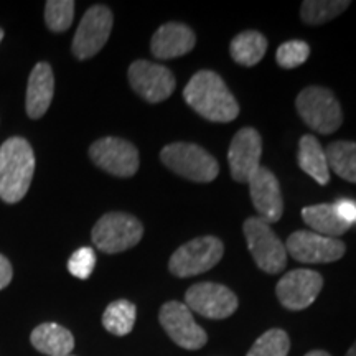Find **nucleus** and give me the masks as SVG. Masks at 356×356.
Returning <instances> with one entry per match:
<instances>
[{
  "label": "nucleus",
  "instance_id": "f257e3e1",
  "mask_svg": "<svg viewBox=\"0 0 356 356\" xmlns=\"http://www.w3.org/2000/svg\"><path fill=\"white\" fill-rule=\"evenodd\" d=\"M185 102L211 122H231L238 118L239 104L215 71H198L184 89Z\"/></svg>",
  "mask_w": 356,
  "mask_h": 356
},
{
  "label": "nucleus",
  "instance_id": "f03ea898",
  "mask_svg": "<svg viewBox=\"0 0 356 356\" xmlns=\"http://www.w3.org/2000/svg\"><path fill=\"white\" fill-rule=\"evenodd\" d=\"M35 173L32 145L22 137H12L0 147V198L17 203L25 197Z\"/></svg>",
  "mask_w": 356,
  "mask_h": 356
},
{
  "label": "nucleus",
  "instance_id": "7ed1b4c3",
  "mask_svg": "<svg viewBox=\"0 0 356 356\" xmlns=\"http://www.w3.org/2000/svg\"><path fill=\"white\" fill-rule=\"evenodd\" d=\"M160 160L177 175L198 184H210L220 173L216 159L200 145L188 142L165 145L160 152Z\"/></svg>",
  "mask_w": 356,
  "mask_h": 356
},
{
  "label": "nucleus",
  "instance_id": "20e7f679",
  "mask_svg": "<svg viewBox=\"0 0 356 356\" xmlns=\"http://www.w3.org/2000/svg\"><path fill=\"white\" fill-rule=\"evenodd\" d=\"M297 113L307 126L315 132L328 134L337 132L343 124L341 106L330 89L322 86H309L297 96Z\"/></svg>",
  "mask_w": 356,
  "mask_h": 356
},
{
  "label": "nucleus",
  "instance_id": "39448f33",
  "mask_svg": "<svg viewBox=\"0 0 356 356\" xmlns=\"http://www.w3.org/2000/svg\"><path fill=\"white\" fill-rule=\"evenodd\" d=\"M249 252L252 259L267 274H279L287 266L286 244L280 243L273 228L261 218H248L243 225Z\"/></svg>",
  "mask_w": 356,
  "mask_h": 356
},
{
  "label": "nucleus",
  "instance_id": "423d86ee",
  "mask_svg": "<svg viewBox=\"0 0 356 356\" xmlns=\"http://www.w3.org/2000/svg\"><path fill=\"white\" fill-rule=\"evenodd\" d=\"M144 236L142 222L127 213H108L92 228L91 238L96 248L108 254L127 251L139 244Z\"/></svg>",
  "mask_w": 356,
  "mask_h": 356
},
{
  "label": "nucleus",
  "instance_id": "0eeeda50",
  "mask_svg": "<svg viewBox=\"0 0 356 356\" xmlns=\"http://www.w3.org/2000/svg\"><path fill=\"white\" fill-rule=\"evenodd\" d=\"M222 254L225 246L221 239L215 236H202L181 244L172 254L168 269L177 277H191L213 269L221 261Z\"/></svg>",
  "mask_w": 356,
  "mask_h": 356
},
{
  "label": "nucleus",
  "instance_id": "6e6552de",
  "mask_svg": "<svg viewBox=\"0 0 356 356\" xmlns=\"http://www.w3.org/2000/svg\"><path fill=\"white\" fill-rule=\"evenodd\" d=\"M287 254L304 264H328L345 256L346 246L338 238H327L314 231H296L286 243Z\"/></svg>",
  "mask_w": 356,
  "mask_h": 356
},
{
  "label": "nucleus",
  "instance_id": "1a4fd4ad",
  "mask_svg": "<svg viewBox=\"0 0 356 356\" xmlns=\"http://www.w3.org/2000/svg\"><path fill=\"white\" fill-rule=\"evenodd\" d=\"M113 12L104 6L88 8L73 38V55L78 60H89L102 50L113 30Z\"/></svg>",
  "mask_w": 356,
  "mask_h": 356
},
{
  "label": "nucleus",
  "instance_id": "9d476101",
  "mask_svg": "<svg viewBox=\"0 0 356 356\" xmlns=\"http://www.w3.org/2000/svg\"><path fill=\"white\" fill-rule=\"evenodd\" d=\"M129 83L142 99L152 104L168 99L177 88L175 76L167 66L147 60H137L129 66Z\"/></svg>",
  "mask_w": 356,
  "mask_h": 356
},
{
  "label": "nucleus",
  "instance_id": "9b49d317",
  "mask_svg": "<svg viewBox=\"0 0 356 356\" xmlns=\"http://www.w3.org/2000/svg\"><path fill=\"white\" fill-rule=\"evenodd\" d=\"M159 320L173 343L185 350H200L207 345L208 335L195 322L191 310L181 302H167L159 312Z\"/></svg>",
  "mask_w": 356,
  "mask_h": 356
},
{
  "label": "nucleus",
  "instance_id": "f8f14e48",
  "mask_svg": "<svg viewBox=\"0 0 356 356\" xmlns=\"http://www.w3.org/2000/svg\"><path fill=\"white\" fill-rule=\"evenodd\" d=\"M89 157L97 167L114 177L129 178L139 170V152L131 142L104 137L89 147Z\"/></svg>",
  "mask_w": 356,
  "mask_h": 356
},
{
  "label": "nucleus",
  "instance_id": "ddd939ff",
  "mask_svg": "<svg viewBox=\"0 0 356 356\" xmlns=\"http://www.w3.org/2000/svg\"><path fill=\"white\" fill-rule=\"evenodd\" d=\"M185 305L202 317L222 320L231 317L238 309V297L221 284L200 282L186 291Z\"/></svg>",
  "mask_w": 356,
  "mask_h": 356
},
{
  "label": "nucleus",
  "instance_id": "4468645a",
  "mask_svg": "<svg viewBox=\"0 0 356 356\" xmlns=\"http://www.w3.org/2000/svg\"><path fill=\"white\" fill-rule=\"evenodd\" d=\"M323 287V277L315 270L293 269L277 282L275 293L287 310H304L314 304Z\"/></svg>",
  "mask_w": 356,
  "mask_h": 356
},
{
  "label": "nucleus",
  "instance_id": "2eb2a0df",
  "mask_svg": "<svg viewBox=\"0 0 356 356\" xmlns=\"http://www.w3.org/2000/svg\"><path fill=\"white\" fill-rule=\"evenodd\" d=\"M262 139L252 127H244L236 132L228 150L229 170L233 180L248 184L249 178L261 167Z\"/></svg>",
  "mask_w": 356,
  "mask_h": 356
},
{
  "label": "nucleus",
  "instance_id": "dca6fc26",
  "mask_svg": "<svg viewBox=\"0 0 356 356\" xmlns=\"http://www.w3.org/2000/svg\"><path fill=\"white\" fill-rule=\"evenodd\" d=\"M251 190V200L259 218L267 225L279 221L284 213L282 193L279 180L267 167H259L248 181Z\"/></svg>",
  "mask_w": 356,
  "mask_h": 356
},
{
  "label": "nucleus",
  "instance_id": "f3484780",
  "mask_svg": "<svg viewBox=\"0 0 356 356\" xmlns=\"http://www.w3.org/2000/svg\"><path fill=\"white\" fill-rule=\"evenodd\" d=\"M197 37L193 30L185 24L170 22L159 26L150 42L152 55L159 60H172V58L184 56L193 50Z\"/></svg>",
  "mask_w": 356,
  "mask_h": 356
},
{
  "label": "nucleus",
  "instance_id": "a211bd4d",
  "mask_svg": "<svg viewBox=\"0 0 356 356\" xmlns=\"http://www.w3.org/2000/svg\"><path fill=\"white\" fill-rule=\"evenodd\" d=\"M53 95H55V76L48 63H38L32 70L26 86L25 109L32 119L43 118L50 108Z\"/></svg>",
  "mask_w": 356,
  "mask_h": 356
},
{
  "label": "nucleus",
  "instance_id": "6ab92c4d",
  "mask_svg": "<svg viewBox=\"0 0 356 356\" xmlns=\"http://www.w3.org/2000/svg\"><path fill=\"white\" fill-rule=\"evenodd\" d=\"M32 345L48 356H70L74 348L73 333L58 323H42L32 332Z\"/></svg>",
  "mask_w": 356,
  "mask_h": 356
},
{
  "label": "nucleus",
  "instance_id": "aec40b11",
  "mask_svg": "<svg viewBox=\"0 0 356 356\" xmlns=\"http://www.w3.org/2000/svg\"><path fill=\"white\" fill-rule=\"evenodd\" d=\"M299 167L307 175H310L320 185H327L330 181V168H328L327 154L320 145L318 139L314 136H304L299 142Z\"/></svg>",
  "mask_w": 356,
  "mask_h": 356
},
{
  "label": "nucleus",
  "instance_id": "412c9836",
  "mask_svg": "<svg viewBox=\"0 0 356 356\" xmlns=\"http://www.w3.org/2000/svg\"><path fill=\"white\" fill-rule=\"evenodd\" d=\"M302 218L315 233L327 236V238H338L351 228L348 222L338 216L335 207L328 203L312 204V207L304 208Z\"/></svg>",
  "mask_w": 356,
  "mask_h": 356
},
{
  "label": "nucleus",
  "instance_id": "4be33fe9",
  "mask_svg": "<svg viewBox=\"0 0 356 356\" xmlns=\"http://www.w3.org/2000/svg\"><path fill=\"white\" fill-rule=\"evenodd\" d=\"M267 51V40L256 30L238 33L229 44L233 60L241 66H254L264 58Z\"/></svg>",
  "mask_w": 356,
  "mask_h": 356
},
{
  "label": "nucleus",
  "instance_id": "5701e85b",
  "mask_svg": "<svg viewBox=\"0 0 356 356\" xmlns=\"http://www.w3.org/2000/svg\"><path fill=\"white\" fill-rule=\"evenodd\" d=\"M328 168L350 184H356V142L338 140L325 150Z\"/></svg>",
  "mask_w": 356,
  "mask_h": 356
},
{
  "label": "nucleus",
  "instance_id": "b1692460",
  "mask_svg": "<svg viewBox=\"0 0 356 356\" xmlns=\"http://www.w3.org/2000/svg\"><path fill=\"white\" fill-rule=\"evenodd\" d=\"M136 317L137 309L132 302L124 299L114 300L113 304L106 307L104 314H102V325L113 335L124 337L132 332Z\"/></svg>",
  "mask_w": 356,
  "mask_h": 356
},
{
  "label": "nucleus",
  "instance_id": "393cba45",
  "mask_svg": "<svg viewBox=\"0 0 356 356\" xmlns=\"http://www.w3.org/2000/svg\"><path fill=\"white\" fill-rule=\"evenodd\" d=\"M350 6L348 0H305L300 17L307 25H322L341 15Z\"/></svg>",
  "mask_w": 356,
  "mask_h": 356
},
{
  "label": "nucleus",
  "instance_id": "a878e982",
  "mask_svg": "<svg viewBox=\"0 0 356 356\" xmlns=\"http://www.w3.org/2000/svg\"><path fill=\"white\" fill-rule=\"evenodd\" d=\"M291 350L289 335L280 328H270L257 338L246 356H287Z\"/></svg>",
  "mask_w": 356,
  "mask_h": 356
},
{
  "label": "nucleus",
  "instance_id": "bb28decb",
  "mask_svg": "<svg viewBox=\"0 0 356 356\" xmlns=\"http://www.w3.org/2000/svg\"><path fill=\"white\" fill-rule=\"evenodd\" d=\"M74 2L73 0H50L44 6V22L51 32H66L73 24Z\"/></svg>",
  "mask_w": 356,
  "mask_h": 356
},
{
  "label": "nucleus",
  "instance_id": "cd10ccee",
  "mask_svg": "<svg viewBox=\"0 0 356 356\" xmlns=\"http://www.w3.org/2000/svg\"><path fill=\"white\" fill-rule=\"evenodd\" d=\"M310 56V47L302 40H291L282 43L275 53V61L280 68L293 70L304 65Z\"/></svg>",
  "mask_w": 356,
  "mask_h": 356
},
{
  "label": "nucleus",
  "instance_id": "c85d7f7f",
  "mask_svg": "<svg viewBox=\"0 0 356 356\" xmlns=\"http://www.w3.org/2000/svg\"><path fill=\"white\" fill-rule=\"evenodd\" d=\"M96 266V254L91 248H79L71 254L68 261V270L78 279H88Z\"/></svg>",
  "mask_w": 356,
  "mask_h": 356
},
{
  "label": "nucleus",
  "instance_id": "c756f323",
  "mask_svg": "<svg viewBox=\"0 0 356 356\" xmlns=\"http://www.w3.org/2000/svg\"><path fill=\"white\" fill-rule=\"evenodd\" d=\"M338 213V216L341 218L348 225H355L356 222V202L353 200H338V202L333 204Z\"/></svg>",
  "mask_w": 356,
  "mask_h": 356
},
{
  "label": "nucleus",
  "instance_id": "7c9ffc66",
  "mask_svg": "<svg viewBox=\"0 0 356 356\" xmlns=\"http://www.w3.org/2000/svg\"><path fill=\"white\" fill-rule=\"evenodd\" d=\"M12 275H13L12 264L8 262L7 257H3L2 254H0V291H2V289H6L8 284H10Z\"/></svg>",
  "mask_w": 356,
  "mask_h": 356
},
{
  "label": "nucleus",
  "instance_id": "2f4dec72",
  "mask_svg": "<svg viewBox=\"0 0 356 356\" xmlns=\"http://www.w3.org/2000/svg\"><path fill=\"white\" fill-rule=\"evenodd\" d=\"M305 356H332V355L327 353V351H323V350H314V351H310V353H307Z\"/></svg>",
  "mask_w": 356,
  "mask_h": 356
},
{
  "label": "nucleus",
  "instance_id": "473e14b6",
  "mask_svg": "<svg viewBox=\"0 0 356 356\" xmlns=\"http://www.w3.org/2000/svg\"><path fill=\"white\" fill-rule=\"evenodd\" d=\"M346 356H356V341L353 343V346L348 350V353H346Z\"/></svg>",
  "mask_w": 356,
  "mask_h": 356
},
{
  "label": "nucleus",
  "instance_id": "72a5a7b5",
  "mask_svg": "<svg viewBox=\"0 0 356 356\" xmlns=\"http://www.w3.org/2000/svg\"><path fill=\"white\" fill-rule=\"evenodd\" d=\"M2 38H3V30L0 29V42H2Z\"/></svg>",
  "mask_w": 356,
  "mask_h": 356
},
{
  "label": "nucleus",
  "instance_id": "f704fd0d",
  "mask_svg": "<svg viewBox=\"0 0 356 356\" xmlns=\"http://www.w3.org/2000/svg\"><path fill=\"white\" fill-rule=\"evenodd\" d=\"M70 356H73V355H70Z\"/></svg>",
  "mask_w": 356,
  "mask_h": 356
}]
</instances>
